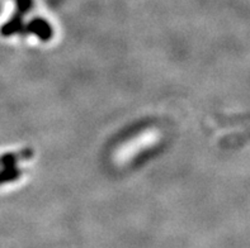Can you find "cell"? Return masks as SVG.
Masks as SVG:
<instances>
[{
    "label": "cell",
    "mask_w": 250,
    "mask_h": 248,
    "mask_svg": "<svg viewBox=\"0 0 250 248\" xmlns=\"http://www.w3.org/2000/svg\"><path fill=\"white\" fill-rule=\"evenodd\" d=\"M23 18H24V16L16 12V14L0 28V35L3 36V37H10V36L17 35V33H21L23 27H24Z\"/></svg>",
    "instance_id": "3957f363"
},
{
    "label": "cell",
    "mask_w": 250,
    "mask_h": 248,
    "mask_svg": "<svg viewBox=\"0 0 250 248\" xmlns=\"http://www.w3.org/2000/svg\"><path fill=\"white\" fill-rule=\"evenodd\" d=\"M17 12L22 16H25L33 6V0H16Z\"/></svg>",
    "instance_id": "5b68a950"
},
{
    "label": "cell",
    "mask_w": 250,
    "mask_h": 248,
    "mask_svg": "<svg viewBox=\"0 0 250 248\" xmlns=\"http://www.w3.org/2000/svg\"><path fill=\"white\" fill-rule=\"evenodd\" d=\"M32 157H33V150H31V148H24V150L18 152H9V153L0 156V167L1 169L16 167L18 162L31 160Z\"/></svg>",
    "instance_id": "7a4b0ae2"
},
{
    "label": "cell",
    "mask_w": 250,
    "mask_h": 248,
    "mask_svg": "<svg viewBox=\"0 0 250 248\" xmlns=\"http://www.w3.org/2000/svg\"><path fill=\"white\" fill-rule=\"evenodd\" d=\"M21 35H33L42 42H48L54 37V28L43 18H33L28 24L23 27Z\"/></svg>",
    "instance_id": "6da1fadb"
},
{
    "label": "cell",
    "mask_w": 250,
    "mask_h": 248,
    "mask_svg": "<svg viewBox=\"0 0 250 248\" xmlns=\"http://www.w3.org/2000/svg\"><path fill=\"white\" fill-rule=\"evenodd\" d=\"M23 176V170L18 167H8V169L0 170V185L8 184L19 180Z\"/></svg>",
    "instance_id": "277c9868"
}]
</instances>
